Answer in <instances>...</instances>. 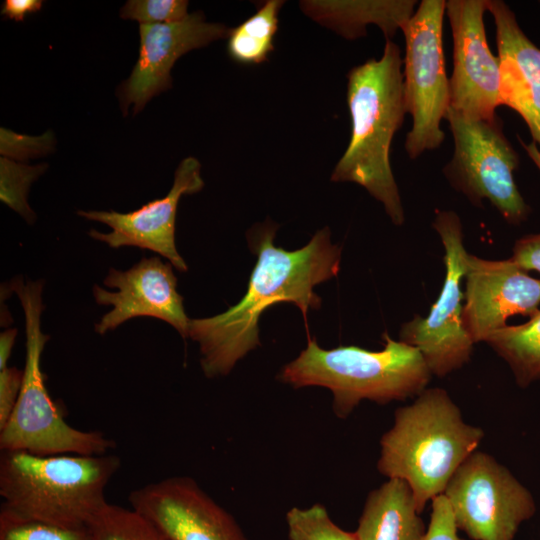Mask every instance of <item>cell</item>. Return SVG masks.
<instances>
[{"label":"cell","instance_id":"cell-21","mask_svg":"<svg viewBox=\"0 0 540 540\" xmlns=\"http://www.w3.org/2000/svg\"><path fill=\"white\" fill-rule=\"evenodd\" d=\"M485 342L511 367L518 384L540 378V310L520 325H506Z\"/></svg>","mask_w":540,"mask_h":540},{"label":"cell","instance_id":"cell-9","mask_svg":"<svg viewBox=\"0 0 540 540\" xmlns=\"http://www.w3.org/2000/svg\"><path fill=\"white\" fill-rule=\"evenodd\" d=\"M432 226L445 249L442 290L426 317L416 315L402 326L400 338L419 350L431 374L443 377L467 363L473 350L463 325L464 293L460 288L469 253L455 212L437 211Z\"/></svg>","mask_w":540,"mask_h":540},{"label":"cell","instance_id":"cell-27","mask_svg":"<svg viewBox=\"0 0 540 540\" xmlns=\"http://www.w3.org/2000/svg\"><path fill=\"white\" fill-rule=\"evenodd\" d=\"M54 145L55 138L51 131L31 136L4 127L0 129V153L11 160L24 161L45 156L53 151Z\"/></svg>","mask_w":540,"mask_h":540},{"label":"cell","instance_id":"cell-10","mask_svg":"<svg viewBox=\"0 0 540 540\" xmlns=\"http://www.w3.org/2000/svg\"><path fill=\"white\" fill-rule=\"evenodd\" d=\"M458 529L472 540H513L535 513L530 492L491 455L476 450L443 493Z\"/></svg>","mask_w":540,"mask_h":540},{"label":"cell","instance_id":"cell-24","mask_svg":"<svg viewBox=\"0 0 540 540\" xmlns=\"http://www.w3.org/2000/svg\"><path fill=\"white\" fill-rule=\"evenodd\" d=\"M47 167L46 163L32 166L6 157L0 158V200L28 223L36 219L27 201L30 186Z\"/></svg>","mask_w":540,"mask_h":540},{"label":"cell","instance_id":"cell-13","mask_svg":"<svg viewBox=\"0 0 540 540\" xmlns=\"http://www.w3.org/2000/svg\"><path fill=\"white\" fill-rule=\"evenodd\" d=\"M129 502L171 540H248L235 518L188 476L139 487Z\"/></svg>","mask_w":540,"mask_h":540},{"label":"cell","instance_id":"cell-2","mask_svg":"<svg viewBox=\"0 0 540 540\" xmlns=\"http://www.w3.org/2000/svg\"><path fill=\"white\" fill-rule=\"evenodd\" d=\"M402 66L399 46L385 40L379 59H369L348 72L351 137L331 175L333 182H352L366 189L395 225L405 220L390 162L393 137L407 113Z\"/></svg>","mask_w":540,"mask_h":540},{"label":"cell","instance_id":"cell-30","mask_svg":"<svg viewBox=\"0 0 540 540\" xmlns=\"http://www.w3.org/2000/svg\"><path fill=\"white\" fill-rule=\"evenodd\" d=\"M512 259L524 270L540 273V234L527 235L517 240Z\"/></svg>","mask_w":540,"mask_h":540},{"label":"cell","instance_id":"cell-23","mask_svg":"<svg viewBox=\"0 0 540 540\" xmlns=\"http://www.w3.org/2000/svg\"><path fill=\"white\" fill-rule=\"evenodd\" d=\"M0 540H92L90 527L57 525L1 507Z\"/></svg>","mask_w":540,"mask_h":540},{"label":"cell","instance_id":"cell-29","mask_svg":"<svg viewBox=\"0 0 540 540\" xmlns=\"http://www.w3.org/2000/svg\"><path fill=\"white\" fill-rule=\"evenodd\" d=\"M23 381V369L5 367L0 370V429L10 418L17 403Z\"/></svg>","mask_w":540,"mask_h":540},{"label":"cell","instance_id":"cell-1","mask_svg":"<svg viewBox=\"0 0 540 540\" xmlns=\"http://www.w3.org/2000/svg\"><path fill=\"white\" fill-rule=\"evenodd\" d=\"M276 230L270 222L252 236L258 258L243 298L218 315L190 320L188 338L199 344L200 366L207 378L228 375L260 345L258 322L269 306L294 303L306 322L309 309L321 305L313 288L339 272L341 247L331 243L327 227L295 251L274 245Z\"/></svg>","mask_w":540,"mask_h":540},{"label":"cell","instance_id":"cell-25","mask_svg":"<svg viewBox=\"0 0 540 540\" xmlns=\"http://www.w3.org/2000/svg\"><path fill=\"white\" fill-rule=\"evenodd\" d=\"M289 540H357L355 532L339 527L321 503L290 508L286 515Z\"/></svg>","mask_w":540,"mask_h":540},{"label":"cell","instance_id":"cell-20","mask_svg":"<svg viewBox=\"0 0 540 540\" xmlns=\"http://www.w3.org/2000/svg\"><path fill=\"white\" fill-rule=\"evenodd\" d=\"M283 0H267L257 11L227 34V53L235 62L252 65L268 60L274 51Z\"/></svg>","mask_w":540,"mask_h":540},{"label":"cell","instance_id":"cell-31","mask_svg":"<svg viewBox=\"0 0 540 540\" xmlns=\"http://www.w3.org/2000/svg\"><path fill=\"white\" fill-rule=\"evenodd\" d=\"M42 0H5L1 7V14L14 21H23L29 14L41 10Z\"/></svg>","mask_w":540,"mask_h":540},{"label":"cell","instance_id":"cell-3","mask_svg":"<svg viewBox=\"0 0 540 540\" xmlns=\"http://www.w3.org/2000/svg\"><path fill=\"white\" fill-rule=\"evenodd\" d=\"M483 437L481 428L463 420L446 390L425 389L413 403L396 409L393 425L380 439L377 469L388 479L406 482L421 513L444 493Z\"/></svg>","mask_w":540,"mask_h":540},{"label":"cell","instance_id":"cell-15","mask_svg":"<svg viewBox=\"0 0 540 540\" xmlns=\"http://www.w3.org/2000/svg\"><path fill=\"white\" fill-rule=\"evenodd\" d=\"M463 325L473 343L485 342L514 315L532 316L539 310L540 279L512 258L487 260L468 254Z\"/></svg>","mask_w":540,"mask_h":540},{"label":"cell","instance_id":"cell-4","mask_svg":"<svg viewBox=\"0 0 540 540\" xmlns=\"http://www.w3.org/2000/svg\"><path fill=\"white\" fill-rule=\"evenodd\" d=\"M385 346L321 348L308 337L304 350L284 365L278 379L294 389L318 386L331 391L336 417L347 418L363 400L378 404L405 400L425 390L431 372L419 350L384 334Z\"/></svg>","mask_w":540,"mask_h":540},{"label":"cell","instance_id":"cell-11","mask_svg":"<svg viewBox=\"0 0 540 540\" xmlns=\"http://www.w3.org/2000/svg\"><path fill=\"white\" fill-rule=\"evenodd\" d=\"M489 0H448L453 40V70L449 79V107L478 120H494L502 105L501 74L486 37L484 14Z\"/></svg>","mask_w":540,"mask_h":540},{"label":"cell","instance_id":"cell-5","mask_svg":"<svg viewBox=\"0 0 540 540\" xmlns=\"http://www.w3.org/2000/svg\"><path fill=\"white\" fill-rule=\"evenodd\" d=\"M120 464V458L110 453L1 451V507L57 525L89 527L108 504L105 488Z\"/></svg>","mask_w":540,"mask_h":540},{"label":"cell","instance_id":"cell-12","mask_svg":"<svg viewBox=\"0 0 540 540\" xmlns=\"http://www.w3.org/2000/svg\"><path fill=\"white\" fill-rule=\"evenodd\" d=\"M103 284L115 290L109 291L97 284L92 288L97 304L112 306L95 324L97 334L105 335L134 318L151 317L168 323L183 338H188L191 319L177 291L171 263L157 256L143 257L127 270L110 268Z\"/></svg>","mask_w":540,"mask_h":540},{"label":"cell","instance_id":"cell-19","mask_svg":"<svg viewBox=\"0 0 540 540\" xmlns=\"http://www.w3.org/2000/svg\"><path fill=\"white\" fill-rule=\"evenodd\" d=\"M426 529L408 484L388 479L368 494L354 532L357 540H423Z\"/></svg>","mask_w":540,"mask_h":540},{"label":"cell","instance_id":"cell-8","mask_svg":"<svg viewBox=\"0 0 540 540\" xmlns=\"http://www.w3.org/2000/svg\"><path fill=\"white\" fill-rule=\"evenodd\" d=\"M445 0H423L402 29L405 40L403 86L412 128L405 151L416 159L440 147L445 139L441 121L449 107V79L443 53Z\"/></svg>","mask_w":540,"mask_h":540},{"label":"cell","instance_id":"cell-16","mask_svg":"<svg viewBox=\"0 0 540 540\" xmlns=\"http://www.w3.org/2000/svg\"><path fill=\"white\" fill-rule=\"evenodd\" d=\"M228 31L221 23L207 22L201 11L179 22L140 24L137 62L117 89L123 114L131 105L137 114L153 97L170 89L171 69L182 55L227 37Z\"/></svg>","mask_w":540,"mask_h":540},{"label":"cell","instance_id":"cell-22","mask_svg":"<svg viewBox=\"0 0 540 540\" xmlns=\"http://www.w3.org/2000/svg\"><path fill=\"white\" fill-rule=\"evenodd\" d=\"M92 540H171L134 509L108 503L90 524Z\"/></svg>","mask_w":540,"mask_h":540},{"label":"cell","instance_id":"cell-28","mask_svg":"<svg viewBox=\"0 0 540 540\" xmlns=\"http://www.w3.org/2000/svg\"><path fill=\"white\" fill-rule=\"evenodd\" d=\"M431 503L430 521L423 540H463L457 533L458 528L445 495L436 496Z\"/></svg>","mask_w":540,"mask_h":540},{"label":"cell","instance_id":"cell-6","mask_svg":"<svg viewBox=\"0 0 540 540\" xmlns=\"http://www.w3.org/2000/svg\"><path fill=\"white\" fill-rule=\"evenodd\" d=\"M17 295L25 319L26 356L21 391L15 408L0 429L1 451H26L36 455H102L116 443L100 431H83L69 425L50 397L41 358L50 336L41 329L44 280L22 276L6 284Z\"/></svg>","mask_w":540,"mask_h":540},{"label":"cell","instance_id":"cell-7","mask_svg":"<svg viewBox=\"0 0 540 540\" xmlns=\"http://www.w3.org/2000/svg\"><path fill=\"white\" fill-rule=\"evenodd\" d=\"M445 120L453 136L454 152L443 173L452 187L473 204L488 200L511 224L529 214L514 179L519 157L505 136L502 120L469 118L448 107Z\"/></svg>","mask_w":540,"mask_h":540},{"label":"cell","instance_id":"cell-14","mask_svg":"<svg viewBox=\"0 0 540 540\" xmlns=\"http://www.w3.org/2000/svg\"><path fill=\"white\" fill-rule=\"evenodd\" d=\"M200 170L201 164L195 157H186L175 170L173 185L166 196L126 213L79 210L77 214L111 228L108 233L91 229L88 232L91 238L114 249L138 247L150 250L165 257L177 270L186 272L188 266L175 244L176 212L183 195L194 194L204 187Z\"/></svg>","mask_w":540,"mask_h":540},{"label":"cell","instance_id":"cell-32","mask_svg":"<svg viewBox=\"0 0 540 540\" xmlns=\"http://www.w3.org/2000/svg\"><path fill=\"white\" fill-rule=\"evenodd\" d=\"M16 335L15 328H9L0 334V370L8 366Z\"/></svg>","mask_w":540,"mask_h":540},{"label":"cell","instance_id":"cell-18","mask_svg":"<svg viewBox=\"0 0 540 540\" xmlns=\"http://www.w3.org/2000/svg\"><path fill=\"white\" fill-rule=\"evenodd\" d=\"M302 12L341 37L354 40L367 35V26L376 25L392 40L415 12V0H306L299 2Z\"/></svg>","mask_w":540,"mask_h":540},{"label":"cell","instance_id":"cell-26","mask_svg":"<svg viewBox=\"0 0 540 540\" xmlns=\"http://www.w3.org/2000/svg\"><path fill=\"white\" fill-rule=\"evenodd\" d=\"M188 5L186 0H128L120 17L140 24L174 23L189 15Z\"/></svg>","mask_w":540,"mask_h":540},{"label":"cell","instance_id":"cell-17","mask_svg":"<svg viewBox=\"0 0 540 540\" xmlns=\"http://www.w3.org/2000/svg\"><path fill=\"white\" fill-rule=\"evenodd\" d=\"M501 74V100L525 121L533 143L526 147L540 169V48L520 28L501 0H489Z\"/></svg>","mask_w":540,"mask_h":540}]
</instances>
